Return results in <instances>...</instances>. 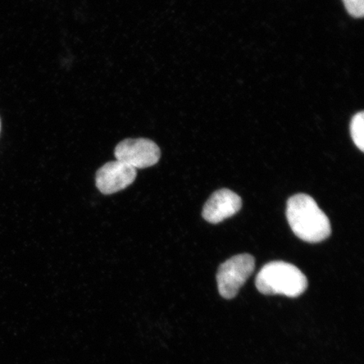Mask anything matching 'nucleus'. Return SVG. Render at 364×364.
<instances>
[{
	"instance_id": "1",
	"label": "nucleus",
	"mask_w": 364,
	"mask_h": 364,
	"mask_svg": "<svg viewBox=\"0 0 364 364\" xmlns=\"http://www.w3.org/2000/svg\"><path fill=\"white\" fill-rule=\"evenodd\" d=\"M287 220L294 234L309 243H318L331 234L328 217L311 196L297 194L288 200Z\"/></svg>"
},
{
	"instance_id": "2",
	"label": "nucleus",
	"mask_w": 364,
	"mask_h": 364,
	"mask_svg": "<svg viewBox=\"0 0 364 364\" xmlns=\"http://www.w3.org/2000/svg\"><path fill=\"white\" fill-rule=\"evenodd\" d=\"M256 287L262 294H281L296 298L306 292L308 280L306 275L292 264L272 262L258 272Z\"/></svg>"
},
{
	"instance_id": "3",
	"label": "nucleus",
	"mask_w": 364,
	"mask_h": 364,
	"mask_svg": "<svg viewBox=\"0 0 364 364\" xmlns=\"http://www.w3.org/2000/svg\"><path fill=\"white\" fill-rule=\"evenodd\" d=\"M255 269V259L249 254H240L221 264L217 273L218 292L223 298L231 299Z\"/></svg>"
},
{
	"instance_id": "4",
	"label": "nucleus",
	"mask_w": 364,
	"mask_h": 364,
	"mask_svg": "<svg viewBox=\"0 0 364 364\" xmlns=\"http://www.w3.org/2000/svg\"><path fill=\"white\" fill-rule=\"evenodd\" d=\"M117 161L134 169H145L159 162L161 153L158 145L148 139H127L122 141L115 149Z\"/></svg>"
},
{
	"instance_id": "5",
	"label": "nucleus",
	"mask_w": 364,
	"mask_h": 364,
	"mask_svg": "<svg viewBox=\"0 0 364 364\" xmlns=\"http://www.w3.org/2000/svg\"><path fill=\"white\" fill-rule=\"evenodd\" d=\"M136 170L117 161H110L100 168L95 184L104 195H112L124 190L135 181Z\"/></svg>"
},
{
	"instance_id": "6",
	"label": "nucleus",
	"mask_w": 364,
	"mask_h": 364,
	"mask_svg": "<svg viewBox=\"0 0 364 364\" xmlns=\"http://www.w3.org/2000/svg\"><path fill=\"white\" fill-rule=\"evenodd\" d=\"M242 206L240 196L229 189H221L213 193L203 210L205 220L218 224L237 213Z\"/></svg>"
},
{
	"instance_id": "7",
	"label": "nucleus",
	"mask_w": 364,
	"mask_h": 364,
	"mask_svg": "<svg viewBox=\"0 0 364 364\" xmlns=\"http://www.w3.org/2000/svg\"><path fill=\"white\" fill-rule=\"evenodd\" d=\"M351 135L353 142L356 146L364 151V113L360 112L353 117L351 122Z\"/></svg>"
},
{
	"instance_id": "8",
	"label": "nucleus",
	"mask_w": 364,
	"mask_h": 364,
	"mask_svg": "<svg viewBox=\"0 0 364 364\" xmlns=\"http://www.w3.org/2000/svg\"><path fill=\"white\" fill-rule=\"evenodd\" d=\"M346 10L354 18H362L364 15V0H343Z\"/></svg>"
},
{
	"instance_id": "9",
	"label": "nucleus",
	"mask_w": 364,
	"mask_h": 364,
	"mask_svg": "<svg viewBox=\"0 0 364 364\" xmlns=\"http://www.w3.org/2000/svg\"><path fill=\"white\" fill-rule=\"evenodd\" d=\"M0 132H1V119H0Z\"/></svg>"
}]
</instances>
